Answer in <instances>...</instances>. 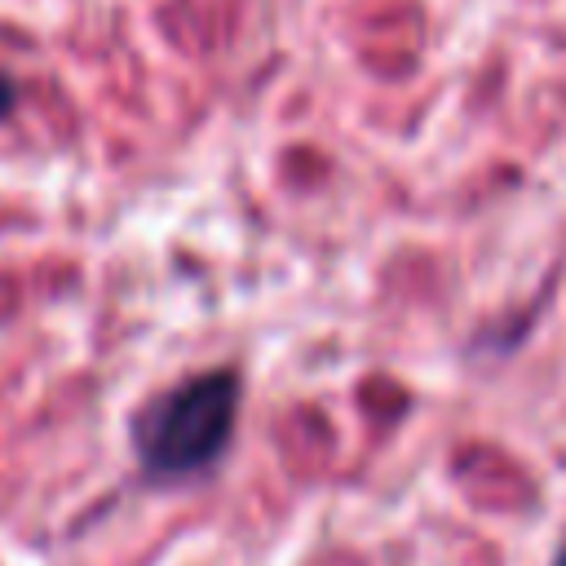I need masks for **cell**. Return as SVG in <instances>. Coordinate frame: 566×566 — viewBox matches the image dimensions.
<instances>
[{"instance_id": "1", "label": "cell", "mask_w": 566, "mask_h": 566, "mask_svg": "<svg viewBox=\"0 0 566 566\" xmlns=\"http://www.w3.org/2000/svg\"><path fill=\"white\" fill-rule=\"evenodd\" d=\"M239 402H243V385L230 367L186 376L181 385L150 398L133 424V447L142 469L159 482L208 473L234 438Z\"/></svg>"}, {"instance_id": "2", "label": "cell", "mask_w": 566, "mask_h": 566, "mask_svg": "<svg viewBox=\"0 0 566 566\" xmlns=\"http://www.w3.org/2000/svg\"><path fill=\"white\" fill-rule=\"evenodd\" d=\"M548 566H566V539L557 544V553H553V562H548Z\"/></svg>"}]
</instances>
